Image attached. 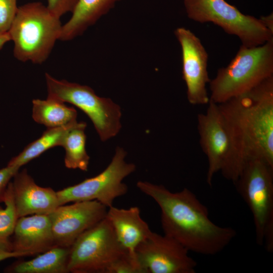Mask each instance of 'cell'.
Instances as JSON below:
<instances>
[{"label":"cell","mask_w":273,"mask_h":273,"mask_svg":"<svg viewBox=\"0 0 273 273\" xmlns=\"http://www.w3.org/2000/svg\"><path fill=\"white\" fill-rule=\"evenodd\" d=\"M136 187L159 206L164 234L189 252L216 255L236 236L234 229L218 225L211 221L207 207L188 188L173 193L162 185L146 181H139Z\"/></svg>","instance_id":"cell-1"},{"label":"cell","mask_w":273,"mask_h":273,"mask_svg":"<svg viewBox=\"0 0 273 273\" xmlns=\"http://www.w3.org/2000/svg\"><path fill=\"white\" fill-rule=\"evenodd\" d=\"M218 104L237 131L248 159L260 158L273 166V76Z\"/></svg>","instance_id":"cell-2"},{"label":"cell","mask_w":273,"mask_h":273,"mask_svg":"<svg viewBox=\"0 0 273 273\" xmlns=\"http://www.w3.org/2000/svg\"><path fill=\"white\" fill-rule=\"evenodd\" d=\"M208 105L206 112L197 115L200 145L208 160L206 182L211 186L214 175L220 172L234 183L247 155L237 131L218 104L210 100Z\"/></svg>","instance_id":"cell-3"},{"label":"cell","mask_w":273,"mask_h":273,"mask_svg":"<svg viewBox=\"0 0 273 273\" xmlns=\"http://www.w3.org/2000/svg\"><path fill=\"white\" fill-rule=\"evenodd\" d=\"M62 26L60 18L40 2L19 6L8 31L14 56L23 62L43 63L59 40Z\"/></svg>","instance_id":"cell-4"},{"label":"cell","mask_w":273,"mask_h":273,"mask_svg":"<svg viewBox=\"0 0 273 273\" xmlns=\"http://www.w3.org/2000/svg\"><path fill=\"white\" fill-rule=\"evenodd\" d=\"M273 76V39L254 47L241 46L235 57L210 80V100L223 103Z\"/></svg>","instance_id":"cell-5"},{"label":"cell","mask_w":273,"mask_h":273,"mask_svg":"<svg viewBox=\"0 0 273 273\" xmlns=\"http://www.w3.org/2000/svg\"><path fill=\"white\" fill-rule=\"evenodd\" d=\"M252 212L256 243L273 251V166L249 158L233 183Z\"/></svg>","instance_id":"cell-6"},{"label":"cell","mask_w":273,"mask_h":273,"mask_svg":"<svg viewBox=\"0 0 273 273\" xmlns=\"http://www.w3.org/2000/svg\"><path fill=\"white\" fill-rule=\"evenodd\" d=\"M48 97L70 103L81 110L92 121L101 140L116 136L121 128L120 106L111 99L97 95L89 86L58 80L45 74Z\"/></svg>","instance_id":"cell-7"},{"label":"cell","mask_w":273,"mask_h":273,"mask_svg":"<svg viewBox=\"0 0 273 273\" xmlns=\"http://www.w3.org/2000/svg\"><path fill=\"white\" fill-rule=\"evenodd\" d=\"M188 17L197 22H211L237 36L242 45L254 47L273 39V32L259 18L241 13L225 0H184Z\"/></svg>","instance_id":"cell-8"},{"label":"cell","mask_w":273,"mask_h":273,"mask_svg":"<svg viewBox=\"0 0 273 273\" xmlns=\"http://www.w3.org/2000/svg\"><path fill=\"white\" fill-rule=\"evenodd\" d=\"M128 253L119 242L106 217L81 234L70 248L68 272L108 273Z\"/></svg>","instance_id":"cell-9"},{"label":"cell","mask_w":273,"mask_h":273,"mask_svg":"<svg viewBox=\"0 0 273 273\" xmlns=\"http://www.w3.org/2000/svg\"><path fill=\"white\" fill-rule=\"evenodd\" d=\"M126 152L117 147L108 166L98 175L57 191L60 206L69 202L97 200L109 208L114 200L128 191L123 180L135 170L133 163H127Z\"/></svg>","instance_id":"cell-10"},{"label":"cell","mask_w":273,"mask_h":273,"mask_svg":"<svg viewBox=\"0 0 273 273\" xmlns=\"http://www.w3.org/2000/svg\"><path fill=\"white\" fill-rule=\"evenodd\" d=\"M179 242L151 232L135 249V255L146 273H195L197 262Z\"/></svg>","instance_id":"cell-11"},{"label":"cell","mask_w":273,"mask_h":273,"mask_svg":"<svg viewBox=\"0 0 273 273\" xmlns=\"http://www.w3.org/2000/svg\"><path fill=\"white\" fill-rule=\"evenodd\" d=\"M174 34L181 49L182 75L189 102L204 105L210 98L206 85L210 79L207 71L208 54L200 39L191 30L178 27Z\"/></svg>","instance_id":"cell-12"},{"label":"cell","mask_w":273,"mask_h":273,"mask_svg":"<svg viewBox=\"0 0 273 273\" xmlns=\"http://www.w3.org/2000/svg\"><path fill=\"white\" fill-rule=\"evenodd\" d=\"M107 210L97 200L58 206L49 214L56 245L70 248L81 234L106 217Z\"/></svg>","instance_id":"cell-13"},{"label":"cell","mask_w":273,"mask_h":273,"mask_svg":"<svg viewBox=\"0 0 273 273\" xmlns=\"http://www.w3.org/2000/svg\"><path fill=\"white\" fill-rule=\"evenodd\" d=\"M12 186L19 218L29 215H49L60 206L57 192L37 185L26 169L14 175Z\"/></svg>","instance_id":"cell-14"},{"label":"cell","mask_w":273,"mask_h":273,"mask_svg":"<svg viewBox=\"0 0 273 273\" xmlns=\"http://www.w3.org/2000/svg\"><path fill=\"white\" fill-rule=\"evenodd\" d=\"M13 235V251L25 256L41 253L56 246L49 215L18 218Z\"/></svg>","instance_id":"cell-15"},{"label":"cell","mask_w":273,"mask_h":273,"mask_svg":"<svg viewBox=\"0 0 273 273\" xmlns=\"http://www.w3.org/2000/svg\"><path fill=\"white\" fill-rule=\"evenodd\" d=\"M106 217L110 222L121 246L133 258L137 259L135 249L152 232L140 215L137 206L128 209L108 208Z\"/></svg>","instance_id":"cell-16"},{"label":"cell","mask_w":273,"mask_h":273,"mask_svg":"<svg viewBox=\"0 0 273 273\" xmlns=\"http://www.w3.org/2000/svg\"><path fill=\"white\" fill-rule=\"evenodd\" d=\"M121 0H78L69 20L62 26L59 40L68 41L82 34Z\"/></svg>","instance_id":"cell-17"},{"label":"cell","mask_w":273,"mask_h":273,"mask_svg":"<svg viewBox=\"0 0 273 273\" xmlns=\"http://www.w3.org/2000/svg\"><path fill=\"white\" fill-rule=\"evenodd\" d=\"M70 248L55 246L31 260L13 264L7 271L14 273L68 272Z\"/></svg>","instance_id":"cell-18"},{"label":"cell","mask_w":273,"mask_h":273,"mask_svg":"<svg viewBox=\"0 0 273 273\" xmlns=\"http://www.w3.org/2000/svg\"><path fill=\"white\" fill-rule=\"evenodd\" d=\"M32 105L33 120L47 128L62 126L77 121L76 109L56 99L49 97L46 100L34 99Z\"/></svg>","instance_id":"cell-19"},{"label":"cell","mask_w":273,"mask_h":273,"mask_svg":"<svg viewBox=\"0 0 273 273\" xmlns=\"http://www.w3.org/2000/svg\"><path fill=\"white\" fill-rule=\"evenodd\" d=\"M86 126L85 122H77L67 130L61 141L60 146L65 149L64 163L68 168L87 170L89 156L85 149Z\"/></svg>","instance_id":"cell-20"},{"label":"cell","mask_w":273,"mask_h":273,"mask_svg":"<svg viewBox=\"0 0 273 273\" xmlns=\"http://www.w3.org/2000/svg\"><path fill=\"white\" fill-rule=\"evenodd\" d=\"M77 122L75 121L62 126L48 128L40 137L28 145L19 154L12 158L8 165L20 168L48 150L60 146L61 141L65 133Z\"/></svg>","instance_id":"cell-21"},{"label":"cell","mask_w":273,"mask_h":273,"mask_svg":"<svg viewBox=\"0 0 273 273\" xmlns=\"http://www.w3.org/2000/svg\"><path fill=\"white\" fill-rule=\"evenodd\" d=\"M3 202L5 208H0V247L13 251L10 238L13 235L18 216L13 196L12 182H10L6 190Z\"/></svg>","instance_id":"cell-22"},{"label":"cell","mask_w":273,"mask_h":273,"mask_svg":"<svg viewBox=\"0 0 273 273\" xmlns=\"http://www.w3.org/2000/svg\"><path fill=\"white\" fill-rule=\"evenodd\" d=\"M17 0H0V34L8 32L16 16Z\"/></svg>","instance_id":"cell-23"},{"label":"cell","mask_w":273,"mask_h":273,"mask_svg":"<svg viewBox=\"0 0 273 273\" xmlns=\"http://www.w3.org/2000/svg\"><path fill=\"white\" fill-rule=\"evenodd\" d=\"M108 273H146L137 259L128 253L118 259L110 267Z\"/></svg>","instance_id":"cell-24"},{"label":"cell","mask_w":273,"mask_h":273,"mask_svg":"<svg viewBox=\"0 0 273 273\" xmlns=\"http://www.w3.org/2000/svg\"><path fill=\"white\" fill-rule=\"evenodd\" d=\"M78 0H48L47 7L50 11L59 18L68 12H72Z\"/></svg>","instance_id":"cell-25"},{"label":"cell","mask_w":273,"mask_h":273,"mask_svg":"<svg viewBox=\"0 0 273 273\" xmlns=\"http://www.w3.org/2000/svg\"><path fill=\"white\" fill-rule=\"evenodd\" d=\"M20 167L8 165L0 169V203L3 202L5 193L10 181L19 171Z\"/></svg>","instance_id":"cell-26"},{"label":"cell","mask_w":273,"mask_h":273,"mask_svg":"<svg viewBox=\"0 0 273 273\" xmlns=\"http://www.w3.org/2000/svg\"><path fill=\"white\" fill-rule=\"evenodd\" d=\"M24 256L25 255L23 253L13 251H8L0 247V261L9 258Z\"/></svg>","instance_id":"cell-27"},{"label":"cell","mask_w":273,"mask_h":273,"mask_svg":"<svg viewBox=\"0 0 273 273\" xmlns=\"http://www.w3.org/2000/svg\"><path fill=\"white\" fill-rule=\"evenodd\" d=\"M263 24L271 32H273V15L272 13L266 16H262L259 18Z\"/></svg>","instance_id":"cell-28"},{"label":"cell","mask_w":273,"mask_h":273,"mask_svg":"<svg viewBox=\"0 0 273 273\" xmlns=\"http://www.w3.org/2000/svg\"><path fill=\"white\" fill-rule=\"evenodd\" d=\"M11 40L10 37L8 32L0 34V50L3 48L4 45Z\"/></svg>","instance_id":"cell-29"}]
</instances>
